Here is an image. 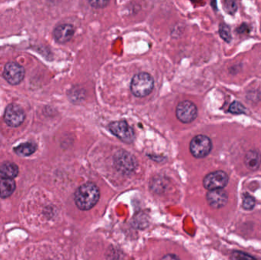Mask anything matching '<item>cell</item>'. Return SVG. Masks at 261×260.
Here are the masks:
<instances>
[{
  "instance_id": "8fae6325",
  "label": "cell",
  "mask_w": 261,
  "mask_h": 260,
  "mask_svg": "<svg viewBox=\"0 0 261 260\" xmlns=\"http://www.w3.org/2000/svg\"><path fill=\"white\" fill-rule=\"evenodd\" d=\"M74 32L73 25L69 24H60L54 30V37L58 43H67L73 38Z\"/></svg>"
},
{
  "instance_id": "8992f818",
  "label": "cell",
  "mask_w": 261,
  "mask_h": 260,
  "mask_svg": "<svg viewBox=\"0 0 261 260\" xmlns=\"http://www.w3.org/2000/svg\"><path fill=\"white\" fill-rule=\"evenodd\" d=\"M25 115L24 110L17 104H9L5 108L4 121L7 125L12 128H17L24 121Z\"/></svg>"
},
{
  "instance_id": "e0dca14e",
  "label": "cell",
  "mask_w": 261,
  "mask_h": 260,
  "mask_svg": "<svg viewBox=\"0 0 261 260\" xmlns=\"http://www.w3.org/2000/svg\"><path fill=\"white\" fill-rule=\"evenodd\" d=\"M231 259L232 260H258L255 257L250 255L245 252L235 250L231 254Z\"/></svg>"
},
{
  "instance_id": "7a4b0ae2",
  "label": "cell",
  "mask_w": 261,
  "mask_h": 260,
  "mask_svg": "<svg viewBox=\"0 0 261 260\" xmlns=\"http://www.w3.org/2000/svg\"><path fill=\"white\" fill-rule=\"evenodd\" d=\"M154 81L152 76L147 72H140L132 78L131 91L137 97H145L152 92Z\"/></svg>"
},
{
  "instance_id": "6da1fadb",
  "label": "cell",
  "mask_w": 261,
  "mask_h": 260,
  "mask_svg": "<svg viewBox=\"0 0 261 260\" xmlns=\"http://www.w3.org/2000/svg\"><path fill=\"white\" fill-rule=\"evenodd\" d=\"M99 196L100 192L96 185L92 183H85L75 192V204L80 210L88 211L96 205Z\"/></svg>"
},
{
  "instance_id": "9a60e30c",
  "label": "cell",
  "mask_w": 261,
  "mask_h": 260,
  "mask_svg": "<svg viewBox=\"0 0 261 260\" xmlns=\"http://www.w3.org/2000/svg\"><path fill=\"white\" fill-rule=\"evenodd\" d=\"M37 150V145L31 142L22 143L16 146L14 149V151L17 153L18 155L22 157H28V156L33 154Z\"/></svg>"
},
{
  "instance_id": "ffe728a7",
  "label": "cell",
  "mask_w": 261,
  "mask_h": 260,
  "mask_svg": "<svg viewBox=\"0 0 261 260\" xmlns=\"http://www.w3.org/2000/svg\"><path fill=\"white\" fill-rule=\"evenodd\" d=\"M224 9L228 14H235L237 9V5L235 1H225L224 2Z\"/></svg>"
},
{
  "instance_id": "277c9868",
  "label": "cell",
  "mask_w": 261,
  "mask_h": 260,
  "mask_svg": "<svg viewBox=\"0 0 261 260\" xmlns=\"http://www.w3.org/2000/svg\"><path fill=\"white\" fill-rule=\"evenodd\" d=\"M229 177L226 172L222 170L214 171L206 175L203 179V186L209 191L223 189L228 185Z\"/></svg>"
},
{
  "instance_id": "2e32d148",
  "label": "cell",
  "mask_w": 261,
  "mask_h": 260,
  "mask_svg": "<svg viewBox=\"0 0 261 260\" xmlns=\"http://www.w3.org/2000/svg\"><path fill=\"white\" fill-rule=\"evenodd\" d=\"M218 32H219L221 38L225 42H226L227 43H230L231 41H232V34H231V30L229 26L227 25L226 24H220Z\"/></svg>"
},
{
  "instance_id": "7c38bea8",
  "label": "cell",
  "mask_w": 261,
  "mask_h": 260,
  "mask_svg": "<svg viewBox=\"0 0 261 260\" xmlns=\"http://www.w3.org/2000/svg\"><path fill=\"white\" fill-rule=\"evenodd\" d=\"M244 162L249 170H258L261 165V153L257 150H250L246 153Z\"/></svg>"
},
{
  "instance_id": "ba28073f",
  "label": "cell",
  "mask_w": 261,
  "mask_h": 260,
  "mask_svg": "<svg viewBox=\"0 0 261 260\" xmlns=\"http://www.w3.org/2000/svg\"><path fill=\"white\" fill-rule=\"evenodd\" d=\"M3 77L9 84H19L24 79V68L17 63H8L4 68Z\"/></svg>"
},
{
  "instance_id": "ac0fdd59",
  "label": "cell",
  "mask_w": 261,
  "mask_h": 260,
  "mask_svg": "<svg viewBox=\"0 0 261 260\" xmlns=\"http://www.w3.org/2000/svg\"><path fill=\"white\" fill-rule=\"evenodd\" d=\"M242 207L244 210H252L255 207V199H254V197L245 193L243 195Z\"/></svg>"
},
{
  "instance_id": "5b68a950",
  "label": "cell",
  "mask_w": 261,
  "mask_h": 260,
  "mask_svg": "<svg viewBox=\"0 0 261 260\" xmlns=\"http://www.w3.org/2000/svg\"><path fill=\"white\" fill-rule=\"evenodd\" d=\"M109 130L121 142L131 143L135 140V131L126 121H114L109 125Z\"/></svg>"
},
{
  "instance_id": "4fadbf2b",
  "label": "cell",
  "mask_w": 261,
  "mask_h": 260,
  "mask_svg": "<svg viewBox=\"0 0 261 260\" xmlns=\"http://www.w3.org/2000/svg\"><path fill=\"white\" fill-rule=\"evenodd\" d=\"M19 174V167L14 163L5 162L0 165V177L4 179H13Z\"/></svg>"
},
{
  "instance_id": "30bf717a",
  "label": "cell",
  "mask_w": 261,
  "mask_h": 260,
  "mask_svg": "<svg viewBox=\"0 0 261 260\" xmlns=\"http://www.w3.org/2000/svg\"><path fill=\"white\" fill-rule=\"evenodd\" d=\"M115 164L119 170L130 172L135 169V158L126 151H119L115 156Z\"/></svg>"
},
{
  "instance_id": "52a82bcc",
  "label": "cell",
  "mask_w": 261,
  "mask_h": 260,
  "mask_svg": "<svg viewBox=\"0 0 261 260\" xmlns=\"http://www.w3.org/2000/svg\"><path fill=\"white\" fill-rule=\"evenodd\" d=\"M197 107L190 101L180 102L176 109V116L181 122L188 124L193 121L197 117Z\"/></svg>"
},
{
  "instance_id": "d6986e66",
  "label": "cell",
  "mask_w": 261,
  "mask_h": 260,
  "mask_svg": "<svg viewBox=\"0 0 261 260\" xmlns=\"http://www.w3.org/2000/svg\"><path fill=\"white\" fill-rule=\"evenodd\" d=\"M245 110L246 109L244 105H241V103L239 102H236V101H235L229 108V112H232V114H243L245 112Z\"/></svg>"
},
{
  "instance_id": "603a6c76",
  "label": "cell",
  "mask_w": 261,
  "mask_h": 260,
  "mask_svg": "<svg viewBox=\"0 0 261 260\" xmlns=\"http://www.w3.org/2000/svg\"></svg>"
},
{
  "instance_id": "7402d4cb",
  "label": "cell",
  "mask_w": 261,
  "mask_h": 260,
  "mask_svg": "<svg viewBox=\"0 0 261 260\" xmlns=\"http://www.w3.org/2000/svg\"><path fill=\"white\" fill-rule=\"evenodd\" d=\"M161 260H180V259L174 254H167V255L163 257Z\"/></svg>"
},
{
  "instance_id": "44dd1931",
  "label": "cell",
  "mask_w": 261,
  "mask_h": 260,
  "mask_svg": "<svg viewBox=\"0 0 261 260\" xmlns=\"http://www.w3.org/2000/svg\"><path fill=\"white\" fill-rule=\"evenodd\" d=\"M90 3L91 4L93 7L99 9V8L106 7V5L109 4V2H106V1H91Z\"/></svg>"
},
{
  "instance_id": "9c48e42d",
  "label": "cell",
  "mask_w": 261,
  "mask_h": 260,
  "mask_svg": "<svg viewBox=\"0 0 261 260\" xmlns=\"http://www.w3.org/2000/svg\"><path fill=\"white\" fill-rule=\"evenodd\" d=\"M206 201L213 209H221L228 203V192L224 189L209 191V192L206 194Z\"/></svg>"
},
{
  "instance_id": "3957f363",
  "label": "cell",
  "mask_w": 261,
  "mask_h": 260,
  "mask_svg": "<svg viewBox=\"0 0 261 260\" xmlns=\"http://www.w3.org/2000/svg\"><path fill=\"white\" fill-rule=\"evenodd\" d=\"M213 149V143L210 138L205 135H197L192 138L190 144L192 155L195 158H204L207 157Z\"/></svg>"
},
{
  "instance_id": "5bb4252c",
  "label": "cell",
  "mask_w": 261,
  "mask_h": 260,
  "mask_svg": "<svg viewBox=\"0 0 261 260\" xmlns=\"http://www.w3.org/2000/svg\"><path fill=\"white\" fill-rule=\"evenodd\" d=\"M16 182L13 179H0V198L11 196L16 190Z\"/></svg>"
}]
</instances>
